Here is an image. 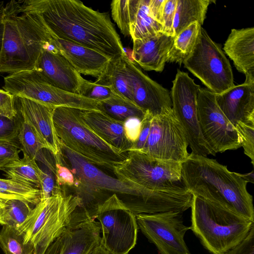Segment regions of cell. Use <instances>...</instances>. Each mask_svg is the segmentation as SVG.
<instances>
[{
  "label": "cell",
  "instance_id": "obj_1",
  "mask_svg": "<svg viewBox=\"0 0 254 254\" xmlns=\"http://www.w3.org/2000/svg\"><path fill=\"white\" fill-rule=\"evenodd\" d=\"M61 146L62 156L68 161L76 179L75 195L82 200L73 214L78 222L95 219L97 208L104 201L99 195L103 191L121 196L120 199L135 215L183 212L187 208L188 196L186 192L152 190L122 181L106 174L63 144Z\"/></svg>",
  "mask_w": 254,
  "mask_h": 254
},
{
  "label": "cell",
  "instance_id": "obj_2",
  "mask_svg": "<svg viewBox=\"0 0 254 254\" xmlns=\"http://www.w3.org/2000/svg\"><path fill=\"white\" fill-rule=\"evenodd\" d=\"M21 9L36 14L56 37L92 49L114 60L126 55L109 13L75 0H25Z\"/></svg>",
  "mask_w": 254,
  "mask_h": 254
},
{
  "label": "cell",
  "instance_id": "obj_3",
  "mask_svg": "<svg viewBox=\"0 0 254 254\" xmlns=\"http://www.w3.org/2000/svg\"><path fill=\"white\" fill-rule=\"evenodd\" d=\"M181 175L192 195L254 221L253 196L244 174L229 171L215 159L191 153L182 162Z\"/></svg>",
  "mask_w": 254,
  "mask_h": 254
},
{
  "label": "cell",
  "instance_id": "obj_4",
  "mask_svg": "<svg viewBox=\"0 0 254 254\" xmlns=\"http://www.w3.org/2000/svg\"><path fill=\"white\" fill-rule=\"evenodd\" d=\"M3 34L0 72L35 69L42 50L56 51L53 37L35 14L22 10L19 1L2 7Z\"/></svg>",
  "mask_w": 254,
  "mask_h": 254
},
{
  "label": "cell",
  "instance_id": "obj_5",
  "mask_svg": "<svg viewBox=\"0 0 254 254\" xmlns=\"http://www.w3.org/2000/svg\"><path fill=\"white\" fill-rule=\"evenodd\" d=\"M190 229L212 254H224L242 241L254 225L239 214L192 195Z\"/></svg>",
  "mask_w": 254,
  "mask_h": 254
},
{
  "label": "cell",
  "instance_id": "obj_6",
  "mask_svg": "<svg viewBox=\"0 0 254 254\" xmlns=\"http://www.w3.org/2000/svg\"><path fill=\"white\" fill-rule=\"evenodd\" d=\"M57 187L50 197L37 203L17 229L25 243L34 247L33 254H44L48 247L69 227L73 212L80 206L81 199Z\"/></svg>",
  "mask_w": 254,
  "mask_h": 254
},
{
  "label": "cell",
  "instance_id": "obj_7",
  "mask_svg": "<svg viewBox=\"0 0 254 254\" xmlns=\"http://www.w3.org/2000/svg\"><path fill=\"white\" fill-rule=\"evenodd\" d=\"M81 110L58 107L53 111V122L61 143L89 163L113 171L114 166L125 160L122 153L100 138L86 126Z\"/></svg>",
  "mask_w": 254,
  "mask_h": 254
},
{
  "label": "cell",
  "instance_id": "obj_8",
  "mask_svg": "<svg viewBox=\"0 0 254 254\" xmlns=\"http://www.w3.org/2000/svg\"><path fill=\"white\" fill-rule=\"evenodd\" d=\"M182 162L160 159L143 152L131 150L126 158L116 163L113 172L122 181L156 190L189 191L181 175Z\"/></svg>",
  "mask_w": 254,
  "mask_h": 254
},
{
  "label": "cell",
  "instance_id": "obj_9",
  "mask_svg": "<svg viewBox=\"0 0 254 254\" xmlns=\"http://www.w3.org/2000/svg\"><path fill=\"white\" fill-rule=\"evenodd\" d=\"M184 64L207 89L215 94L235 85L229 60L220 46L211 39L201 26L194 48Z\"/></svg>",
  "mask_w": 254,
  "mask_h": 254
},
{
  "label": "cell",
  "instance_id": "obj_10",
  "mask_svg": "<svg viewBox=\"0 0 254 254\" xmlns=\"http://www.w3.org/2000/svg\"><path fill=\"white\" fill-rule=\"evenodd\" d=\"M100 228V244L110 254H128L136 245L138 225L136 215L116 194L97 207L95 219Z\"/></svg>",
  "mask_w": 254,
  "mask_h": 254
},
{
  "label": "cell",
  "instance_id": "obj_11",
  "mask_svg": "<svg viewBox=\"0 0 254 254\" xmlns=\"http://www.w3.org/2000/svg\"><path fill=\"white\" fill-rule=\"evenodd\" d=\"M3 88L14 96L54 108L66 107L89 111L94 109L95 105L93 100L50 85L36 69L11 73L4 77Z\"/></svg>",
  "mask_w": 254,
  "mask_h": 254
},
{
  "label": "cell",
  "instance_id": "obj_12",
  "mask_svg": "<svg viewBox=\"0 0 254 254\" xmlns=\"http://www.w3.org/2000/svg\"><path fill=\"white\" fill-rule=\"evenodd\" d=\"M200 87L188 73L178 69L170 94L172 111L185 130L191 153L215 156L202 136L198 123L197 95Z\"/></svg>",
  "mask_w": 254,
  "mask_h": 254
},
{
  "label": "cell",
  "instance_id": "obj_13",
  "mask_svg": "<svg viewBox=\"0 0 254 254\" xmlns=\"http://www.w3.org/2000/svg\"><path fill=\"white\" fill-rule=\"evenodd\" d=\"M197 107L201 133L215 154L242 147L239 134L218 105L215 94L200 87Z\"/></svg>",
  "mask_w": 254,
  "mask_h": 254
},
{
  "label": "cell",
  "instance_id": "obj_14",
  "mask_svg": "<svg viewBox=\"0 0 254 254\" xmlns=\"http://www.w3.org/2000/svg\"><path fill=\"white\" fill-rule=\"evenodd\" d=\"M183 213L139 214L136 219L138 227L160 254H190L184 240L190 227L184 224Z\"/></svg>",
  "mask_w": 254,
  "mask_h": 254
},
{
  "label": "cell",
  "instance_id": "obj_15",
  "mask_svg": "<svg viewBox=\"0 0 254 254\" xmlns=\"http://www.w3.org/2000/svg\"><path fill=\"white\" fill-rule=\"evenodd\" d=\"M187 138L173 111L153 117L141 152L153 158L183 162L189 156Z\"/></svg>",
  "mask_w": 254,
  "mask_h": 254
},
{
  "label": "cell",
  "instance_id": "obj_16",
  "mask_svg": "<svg viewBox=\"0 0 254 254\" xmlns=\"http://www.w3.org/2000/svg\"><path fill=\"white\" fill-rule=\"evenodd\" d=\"M125 60L133 102L153 117L172 111L169 91L144 73L127 56Z\"/></svg>",
  "mask_w": 254,
  "mask_h": 254
},
{
  "label": "cell",
  "instance_id": "obj_17",
  "mask_svg": "<svg viewBox=\"0 0 254 254\" xmlns=\"http://www.w3.org/2000/svg\"><path fill=\"white\" fill-rule=\"evenodd\" d=\"M100 241L99 224L95 219H89L66 228L44 254H88Z\"/></svg>",
  "mask_w": 254,
  "mask_h": 254
},
{
  "label": "cell",
  "instance_id": "obj_18",
  "mask_svg": "<svg viewBox=\"0 0 254 254\" xmlns=\"http://www.w3.org/2000/svg\"><path fill=\"white\" fill-rule=\"evenodd\" d=\"M14 101L18 115L34 128L54 157L62 155L61 142L53 122L54 108L16 96Z\"/></svg>",
  "mask_w": 254,
  "mask_h": 254
},
{
  "label": "cell",
  "instance_id": "obj_19",
  "mask_svg": "<svg viewBox=\"0 0 254 254\" xmlns=\"http://www.w3.org/2000/svg\"><path fill=\"white\" fill-rule=\"evenodd\" d=\"M35 69L50 85L74 94H78L84 79L61 54L44 49Z\"/></svg>",
  "mask_w": 254,
  "mask_h": 254
},
{
  "label": "cell",
  "instance_id": "obj_20",
  "mask_svg": "<svg viewBox=\"0 0 254 254\" xmlns=\"http://www.w3.org/2000/svg\"><path fill=\"white\" fill-rule=\"evenodd\" d=\"M219 108L235 127L239 123L254 124V83L234 85L215 94Z\"/></svg>",
  "mask_w": 254,
  "mask_h": 254
},
{
  "label": "cell",
  "instance_id": "obj_21",
  "mask_svg": "<svg viewBox=\"0 0 254 254\" xmlns=\"http://www.w3.org/2000/svg\"><path fill=\"white\" fill-rule=\"evenodd\" d=\"M52 35L58 52L80 74L98 78L111 61L106 56L92 49Z\"/></svg>",
  "mask_w": 254,
  "mask_h": 254
},
{
  "label": "cell",
  "instance_id": "obj_22",
  "mask_svg": "<svg viewBox=\"0 0 254 254\" xmlns=\"http://www.w3.org/2000/svg\"><path fill=\"white\" fill-rule=\"evenodd\" d=\"M174 38L160 32L144 39L133 41L132 57L134 61L145 70L162 71Z\"/></svg>",
  "mask_w": 254,
  "mask_h": 254
},
{
  "label": "cell",
  "instance_id": "obj_23",
  "mask_svg": "<svg viewBox=\"0 0 254 254\" xmlns=\"http://www.w3.org/2000/svg\"><path fill=\"white\" fill-rule=\"evenodd\" d=\"M223 50L236 69L246 76L245 83H254V27L232 29Z\"/></svg>",
  "mask_w": 254,
  "mask_h": 254
},
{
  "label": "cell",
  "instance_id": "obj_24",
  "mask_svg": "<svg viewBox=\"0 0 254 254\" xmlns=\"http://www.w3.org/2000/svg\"><path fill=\"white\" fill-rule=\"evenodd\" d=\"M80 116L89 129L120 152L129 151L132 143L125 136L124 122L98 110H81Z\"/></svg>",
  "mask_w": 254,
  "mask_h": 254
},
{
  "label": "cell",
  "instance_id": "obj_25",
  "mask_svg": "<svg viewBox=\"0 0 254 254\" xmlns=\"http://www.w3.org/2000/svg\"><path fill=\"white\" fill-rule=\"evenodd\" d=\"M150 0H130V36L132 41L144 39L162 32V25L152 17Z\"/></svg>",
  "mask_w": 254,
  "mask_h": 254
},
{
  "label": "cell",
  "instance_id": "obj_26",
  "mask_svg": "<svg viewBox=\"0 0 254 254\" xmlns=\"http://www.w3.org/2000/svg\"><path fill=\"white\" fill-rule=\"evenodd\" d=\"M126 56L125 55L110 61L104 72L97 78L95 82L110 87L115 93L133 102L125 60Z\"/></svg>",
  "mask_w": 254,
  "mask_h": 254
},
{
  "label": "cell",
  "instance_id": "obj_27",
  "mask_svg": "<svg viewBox=\"0 0 254 254\" xmlns=\"http://www.w3.org/2000/svg\"><path fill=\"white\" fill-rule=\"evenodd\" d=\"M211 0H177L173 21L175 37L191 23L197 22L201 26L206 18Z\"/></svg>",
  "mask_w": 254,
  "mask_h": 254
},
{
  "label": "cell",
  "instance_id": "obj_28",
  "mask_svg": "<svg viewBox=\"0 0 254 254\" xmlns=\"http://www.w3.org/2000/svg\"><path fill=\"white\" fill-rule=\"evenodd\" d=\"M18 139L23 155L41 162L55 174V166L49 161L43 152V149L49 150L48 146L34 128L23 120L21 122Z\"/></svg>",
  "mask_w": 254,
  "mask_h": 254
},
{
  "label": "cell",
  "instance_id": "obj_29",
  "mask_svg": "<svg viewBox=\"0 0 254 254\" xmlns=\"http://www.w3.org/2000/svg\"><path fill=\"white\" fill-rule=\"evenodd\" d=\"M201 26L197 22H193L175 37L167 62L185 63L194 48Z\"/></svg>",
  "mask_w": 254,
  "mask_h": 254
},
{
  "label": "cell",
  "instance_id": "obj_30",
  "mask_svg": "<svg viewBox=\"0 0 254 254\" xmlns=\"http://www.w3.org/2000/svg\"><path fill=\"white\" fill-rule=\"evenodd\" d=\"M9 179L17 180L40 189L43 171L36 161L23 155L21 159L14 161L3 170Z\"/></svg>",
  "mask_w": 254,
  "mask_h": 254
},
{
  "label": "cell",
  "instance_id": "obj_31",
  "mask_svg": "<svg viewBox=\"0 0 254 254\" xmlns=\"http://www.w3.org/2000/svg\"><path fill=\"white\" fill-rule=\"evenodd\" d=\"M97 107L99 111L122 122L131 117L142 120L146 112L132 102L116 93L105 100L99 101Z\"/></svg>",
  "mask_w": 254,
  "mask_h": 254
},
{
  "label": "cell",
  "instance_id": "obj_32",
  "mask_svg": "<svg viewBox=\"0 0 254 254\" xmlns=\"http://www.w3.org/2000/svg\"><path fill=\"white\" fill-rule=\"evenodd\" d=\"M0 198L19 199L36 205L41 200V190L11 179H0Z\"/></svg>",
  "mask_w": 254,
  "mask_h": 254
},
{
  "label": "cell",
  "instance_id": "obj_33",
  "mask_svg": "<svg viewBox=\"0 0 254 254\" xmlns=\"http://www.w3.org/2000/svg\"><path fill=\"white\" fill-rule=\"evenodd\" d=\"M2 226L0 231V247L4 254H33V246L25 243L22 233L10 226Z\"/></svg>",
  "mask_w": 254,
  "mask_h": 254
},
{
  "label": "cell",
  "instance_id": "obj_34",
  "mask_svg": "<svg viewBox=\"0 0 254 254\" xmlns=\"http://www.w3.org/2000/svg\"><path fill=\"white\" fill-rule=\"evenodd\" d=\"M30 203L19 199L5 200L1 214L2 225L18 229L30 214Z\"/></svg>",
  "mask_w": 254,
  "mask_h": 254
},
{
  "label": "cell",
  "instance_id": "obj_35",
  "mask_svg": "<svg viewBox=\"0 0 254 254\" xmlns=\"http://www.w3.org/2000/svg\"><path fill=\"white\" fill-rule=\"evenodd\" d=\"M112 17L125 36H130V0H114L111 3Z\"/></svg>",
  "mask_w": 254,
  "mask_h": 254
},
{
  "label": "cell",
  "instance_id": "obj_36",
  "mask_svg": "<svg viewBox=\"0 0 254 254\" xmlns=\"http://www.w3.org/2000/svg\"><path fill=\"white\" fill-rule=\"evenodd\" d=\"M115 93L109 86L100 85L85 79L82 81L78 91V95L97 101L105 100Z\"/></svg>",
  "mask_w": 254,
  "mask_h": 254
},
{
  "label": "cell",
  "instance_id": "obj_37",
  "mask_svg": "<svg viewBox=\"0 0 254 254\" xmlns=\"http://www.w3.org/2000/svg\"><path fill=\"white\" fill-rule=\"evenodd\" d=\"M241 141L244 153L254 165V124L239 123L235 126Z\"/></svg>",
  "mask_w": 254,
  "mask_h": 254
},
{
  "label": "cell",
  "instance_id": "obj_38",
  "mask_svg": "<svg viewBox=\"0 0 254 254\" xmlns=\"http://www.w3.org/2000/svg\"><path fill=\"white\" fill-rule=\"evenodd\" d=\"M18 119V114L17 117L13 119L0 115V142L16 143L21 124Z\"/></svg>",
  "mask_w": 254,
  "mask_h": 254
},
{
  "label": "cell",
  "instance_id": "obj_39",
  "mask_svg": "<svg viewBox=\"0 0 254 254\" xmlns=\"http://www.w3.org/2000/svg\"><path fill=\"white\" fill-rule=\"evenodd\" d=\"M62 155L55 158L56 185L60 187H67L74 188L76 185L75 177L71 170L62 164Z\"/></svg>",
  "mask_w": 254,
  "mask_h": 254
},
{
  "label": "cell",
  "instance_id": "obj_40",
  "mask_svg": "<svg viewBox=\"0 0 254 254\" xmlns=\"http://www.w3.org/2000/svg\"><path fill=\"white\" fill-rule=\"evenodd\" d=\"M20 151L15 143L0 142V170H3L10 163L19 159Z\"/></svg>",
  "mask_w": 254,
  "mask_h": 254
},
{
  "label": "cell",
  "instance_id": "obj_41",
  "mask_svg": "<svg viewBox=\"0 0 254 254\" xmlns=\"http://www.w3.org/2000/svg\"><path fill=\"white\" fill-rule=\"evenodd\" d=\"M0 115L9 119H14L18 116L14 96L1 89H0Z\"/></svg>",
  "mask_w": 254,
  "mask_h": 254
},
{
  "label": "cell",
  "instance_id": "obj_42",
  "mask_svg": "<svg viewBox=\"0 0 254 254\" xmlns=\"http://www.w3.org/2000/svg\"><path fill=\"white\" fill-rule=\"evenodd\" d=\"M177 1V0H166L162 14V32L172 36H174L173 25Z\"/></svg>",
  "mask_w": 254,
  "mask_h": 254
},
{
  "label": "cell",
  "instance_id": "obj_43",
  "mask_svg": "<svg viewBox=\"0 0 254 254\" xmlns=\"http://www.w3.org/2000/svg\"><path fill=\"white\" fill-rule=\"evenodd\" d=\"M54 173L49 168L43 171L41 183V200L46 199L56 191L58 186L54 180Z\"/></svg>",
  "mask_w": 254,
  "mask_h": 254
},
{
  "label": "cell",
  "instance_id": "obj_44",
  "mask_svg": "<svg viewBox=\"0 0 254 254\" xmlns=\"http://www.w3.org/2000/svg\"><path fill=\"white\" fill-rule=\"evenodd\" d=\"M224 254H254V225L242 241Z\"/></svg>",
  "mask_w": 254,
  "mask_h": 254
},
{
  "label": "cell",
  "instance_id": "obj_45",
  "mask_svg": "<svg viewBox=\"0 0 254 254\" xmlns=\"http://www.w3.org/2000/svg\"><path fill=\"white\" fill-rule=\"evenodd\" d=\"M141 121L136 117L127 119L124 122V129L127 139L132 143L138 139L141 128Z\"/></svg>",
  "mask_w": 254,
  "mask_h": 254
},
{
  "label": "cell",
  "instance_id": "obj_46",
  "mask_svg": "<svg viewBox=\"0 0 254 254\" xmlns=\"http://www.w3.org/2000/svg\"><path fill=\"white\" fill-rule=\"evenodd\" d=\"M152 118L153 116L151 114L148 112H146L141 121V128L139 137L137 141L132 145L129 151H142L149 134Z\"/></svg>",
  "mask_w": 254,
  "mask_h": 254
},
{
  "label": "cell",
  "instance_id": "obj_47",
  "mask_svg": "<svg viewBox=\"0 0 254 254\" xmlns=\"http://www.w3.org/2000/svg\"><path fill=\"white\" fill-rule=\"evenodd\" d=\"M166 0H150L149 8L152 17L162 25V14Z\"/></svg>",
  "mask_w": 254,
  "mask_h": 254
},
{
  "label": "cell",
  "instance_id": "obj_48",
  "mask_svg": "<svg viewBox=\"0 0 254 254\" xmlns=\"http://www.w3.org/2000/svg\"><path fill=\"white\" fill-rule=\"evenodd\" d=\"M88 254H110L100 244L94 248Z\"/></svg>",
  "mask_w": 254,
  "mask_h": 254
},
{
  "label": "cell",
  "instance_id": "obj_49",
  "mask_svg": "<svg viewBox=\"0 0 254 254\" xmlns=\"http://www.w3.org/2000/svg\"><path fill=\"white\" fill-rule=\"evenodd\" d=\"M3 34V23L2 19V15L0 17V55L2 48V38Z\"/></svg>",
  "mask_w": 254,
  "mask_h": 254
},
{
  "label": "cell",
  "instance_id": "obj_50",
  "mask_svg": "<svg viewBox=\"0 0 254 254\" xmlns=\"http://www.w3.org/2000/svg\"><path fill=\"white\" fill-rule=\"evenodd\" d=\"M4 200H3V199L0 198V225L2 224V221H1V214H2V210H3V206H4Z\"/></svg>",
  "mask_w": 254,
  "mask_h": 254
},
{
  "label": "cell",
  "instance_id": "obj_51",
  "mask_svg": "<svg viewBox=\"0 0 254 254\" xmlns=\"http://www.w3.org/2000/svg\"><path fill=\"white\" fill-rule=\"evenodd\" d=\"M2 15V7H0V17Z\"/></svg>",
  "mask_w": 254,
  "mask_h": 254
}]
</instances>
